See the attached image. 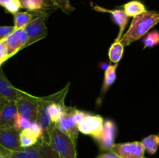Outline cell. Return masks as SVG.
I'll list each match as a JSON object with an SVG mask.
<instances>
[{
    "label": "cell",
    "mask_w": 159,
    "mask_h": 158,
    "mask_svg": "<svg viewBox=\"0 0 159 158\" xmlns=\"http://www.w3.org/2000/svg\"><path fill=\"white\" fill-rule=\"evenodd\" d=\"M159 23V12L156 11H144L133 18L129 29L123 34L120 41L124 46L146 35L150 29Z\"/></svg>",
    "instance_id": "cell-1"
},
{
    "label": "cell",
    "mask_w": 159,
    "mask_h": 158,
    "mask_svg": "<svg viewBox=\"0 0 159 158\" xmlns=\"http://www.w3.org/2000/svg\"><path fill=\"white\" fill-rule=\"evenodd\" d=\"M49 143L60 158H78L75 143L55 126L51 133Z\"/></svg>",
    "instance_id": "cell-2"
},
{
    "label": "cell",
    "mask_w": 159,
    "mask_h": 158,
    "mask_svg": "<svg viewBox=\"0 0 159 158\" xmlns=\"http://www.w3.org/2000/svg\"><path fill=\"white\" fill-rule=\"evenodd\" d=\"M11 158H60L49 143L39 139L34 146L11 152Z\"/></svg>",
    "instance_id": "cell-3"
},
{
    "label": "cell",
    "mask_w": 159,
    "mask_h": 158,
    "mask_svg": "<svg viewBox=\"0 0 159 158\" xmlns=\"http://www.w3.org/2000/svg\"><path fill=\"white\" fill-rule=\"evenodd\" d=\"M51 12H42L32 20L26 27L24 30L27 35L26 46L39 41L48 35V28L46 26L47 19Z\"/></svg>",
    "instance_id": "cell-4"
},
{
    "label": "cell",
    "mask_w": 159,
    "mask_h": 158,
    "mask_svg": "<svg viewBox=\"0 0 159 158\" xmlns=\"http://www.w3.org/2000/svg\"><path fill=\"white\" fill-rule=\"evenodd\" d=\"M17 115L29 119L31 122H36L38 108L37 96L26 93L21 90V93L16 101Z\"/></svg>",
    "instance_id": "cell-5"
},
{
    "label": "cell",
    "mask_w": 159,
    "mask_h": 158,
    "mask_svg": "<svg viewBox=\"0 0 159 158\" xmlns=\"http://www.w3.org/2000/svg\"><path fill=\"white\" fill-rule=\"evenodd\" d=\"M76 108L65 105L62 110L61 115L55 127L69 136L75 143H77L79 129L78 124L75 119V112Z\"/></svg>",
    "instance_id": "cell-6"
},
{
    "label": "cell",
    "mask_w": 159,
    "mask_h": 158,
    "mask_svg": "<svg viewBox=\"0 0 159 158\" xmlns=\"http://www.w3.org/2000/svg\"><path fill=\"white\" fill-rule=\"evenodd\" d=\"M110 151L119 158H145L144 147L141 142L138 141L114 143Z\"/></svg>",
    "instance_id": "cell-7"
},
{
    "label": "cell",
    "mask_w": 159,
    "mask_h": 158,
    "mask_svg": "<svg viewBox=\"0 0 159 158\" xmlns=\"http://www.w3.org/2000/svg\"><path fill=\"white\" fill-rule=\"evenodd\" d=\"M116 135V125L113 121L107 119L103 121L101 133L93 138L102 151H110L114 144Z\"/></svg>",
    "instance_id": "cell-8"
},
{
    "label": "cell",
    "mask_w": 159,
    "mask_h": 158,
    "mask_svg": "<svg viewBox=\"0 0 159 158\" xmlns=\"http://www.w3.org/2000/svg\"><path fill=\"white\" fill-rule=\"evenodd\" d=\"M103 121V118L101 116L91 115L86 112L78 122V129L83 134L95 138L102 131Z\"/></svg>",
    "instance_id": "cell-9"
},
{
    "label": "cell",
    "mask_w": 159,
    "mask_h": 158,
    "mask_svg": "<svg viewBox=\"0 0 159 158\" xmlns=\"http://www.w3.org/2000/svg\"><path fill=\"white\" fill-rule=\"evenodd\" d=\"M5 43L9 58L15 55L20 50L26 48L27 43V35L24 29H15L6 38L2 40Z\"/></svg>",
    "instance_id": "cell-10"
},
{
    "label": "cell",
    "mask_w": 159,
    "mask_h": 158,
    "mask_svg": "<svg viewBox=\"0 0 159 158\" xmlns=\"http://www.w3.org/2000/svg\"><path fill=\"white\" fill-rule=\"evenodd\" d=\"M20 131L15 128L0 129V145L10 152L18 151L22 148L20 141Z\"/></svg>",
    "instance_id": "cell-11"
},
{
    "label": "cell",
    "mask_w": 159,
    "mask_h": 158,
    "mask_svg": "<svg viewBox=\"0 0 159 158\" xmlns=\"http://www.w3.org/2000/svg\"><path fill=\"white\" fill-rule=\"evenodd\" d=\"M42 128L37 122H32L26 128L20 131V141L22 148L34 146L42 136Z\"/></svg>",
    "instance_id": "cell-12"
},
{
    "label": "cell",
    "mask_w": 159,
    "mask_h": 158,
    "mask_svg": "<svg viewBox=\"0 0 159 158\" xmlns=\"http://www.w3.org/2000/svg\"><path fill=\"white\" fill-rule=\"evenodd\" d=\"M16 115V102L9 101L0 110V129L14 128Z\"/></svg>",
    "instance_id": "cell-13"
},
{
    "label": "cell",
    "mask_w": 159,
    "mask_h": 158,
    "mask_svg": "<svg viewBox=\"0 0 159 158\" xmlns=\"http://www.w3.org/2000/svg\"><path fill=\"white\" fill-rule=\"evenodd\" d=\"M21 90L16 88L8 80L2 68H0V97L7 101H14L20 97Z\"/></svg>",
    "instance_id": "cell-14"
},
{
    "label": "cell",
    "mask_w": 159,
    "mask_h": 158,
    "mask_svg": "<svg viewBox=\"0 0 159 158\" xmlns=\"http://www.w3.org/2000/svg\"><path fill=\"white\" fill-rule=\"evenodd\" d=\"M93 8V9L98 11V12H107V13L111 14L113 20L119 26L120 28L119 33H118V37H116V39L119 40H120V38L123 36V33H124V29H125L126 26H127V23H128L129 17L127 16L125 12L122 10V9H106V8L101 7L99 6H94Z\"/></svg>",
    "instance_id": "cell-15"
},
{
    "label": "cell",
    "mask_w": 159,
    "mask_h": 158,
    "mask_svg": "<svg viewBox=\"0 0 159 158\" xmlns=\"http://www.w3.org/2000/svg\"><path fill=\"white\" fill-rule=\"evenodd\" d=\"M21 8L31 12H53L57 8L51 0H20Z\"/></svg>",
    "instance_id": "cell-16"
},
{
    "label": "cell",
    "mask_w": 159,
    "mask_h": 158,
    "mask_svg": "<svg viewBox=\"0 0 159 158\" xmlns=\"http://www.w3.org/2000/svg\"><path fill=\"white\" fill-rule=\"evenodd\" d=\"M31 12V11H25V12H17L14 14V28L15 29H24L34 19H35L40 12Z\"/></svg>",
    "instance_id": "cell-17"
},
{
    "label": "cell",
    "mask_w": 159,
    "mask_h": 158,
    "mask_svg": "<svg viewBox=\"0 0 159 158\" xmlns=\"http://www.w3.org/2000/svg\"><path fill=\"white\" fill-rule=\"evenodd\" d=\"M118 67V64H115L113 65H109L106 69L104 73V80L102 84V89H101V94L99 98L105 95L106 93L109 90V88L112 86L116 78V68Z\"/></svg>",
    "instance_id": "cell-18"
},
{
    "label": "cell",
    "mask_w": 159,
    "mask_h": 158,
    "mask_svg": "<svg viewBox=\"0 0 159 158\" xmlns=\"http://www.w3.org/2000/svg\"><path fill=\"white\" fill-rule=\"evenodd\" d=\"M124 46L119 40L116 39L109 49L108 56L110 61L114 64L119 63L124 55Z\"/></svg>",
    "instance_id": "cell-19"
},
{
    "label": "cell",
    "mask_w": 159,
    "mask_h": 158,
    "mask_svg": "<svg viewBox=\"0 0 159 158\" xmlns=\"http://www.w3.org/2000/svg\"><path fill=\"white\" fill-rule=\"evenodd\" d=\"M124 11L128 17H134L146 11V8L141 2L133 0L124 5Z\"/></svg>",
    "instance_id": "cell-20"
},
{
    "label": "cell",
    "mask_w": 159,
    "mask_h": 158,
    "mask_svg": "<svg viewBox=\"0 0 159 158\" xmlns=\"http://www.w3.org/2000/svg\"><path fill=\"white\" fill-rule=\"evenodd\" d=\"M144 150L149 154L156 153L159 147V136L158 135L152 134L147 137L144 138L141 141Z\"/></svg>",
    "instance_id": "cell-21"
},
{
    "label": "cell",
    "mask_w": 159,
    "mask_h": 158,
    "mask_svg": "<svg viewBox=\"0 0 159 158\" xmlns=\"http://www.w3.org/2000/svg\"><path fill=\"white\" fill-rule=\"evenodd\" d=\"M144 48H152L159 44V31L153 30L148 33L142 40Z\"/></svg>",
    "instance_id": "cell-22"
},
{
    "label": "cell",
    "mask_w": 159,
    "mask_h": 158,
    "mask_svg": "<svg viewBox=\"0 0 159 158\" xmlns=\"http://www.w3.org/2000/svg\"><path fill=\"white\" fill-rule=\"evenodd\" d=\"M0 6H2L6 12L13 15L21 9L20 0H0Z\"/></svg>",
    "instance_id": "cell-23"
},
{
    "label": "cell",
    "mask_w": 159,
    "mask_h": 158,
    "mask_svg": "<svg viewBox=\"0 0 159 158\" xmlns=\"http://www.w3.org/2000/svg\"><path fill=\"white\" fill-rule=\"evenodd\" d=\"M51 1L57 9H61L67 14H70L75 10L74 8L70 4L69 0H51Z\"/></svg>",
    "instance_id": "cell-24"
},
{
    "label": "cell",
    "mask_w": 159,
    "mask_h": 158,
    "mask_svg": "<svg viewBox=\"0 0 159 158\" xmlns=\"http://www.w3.org/2000/svg\"><path fill=\"white\" fill-rule=\"evenodd\" d=\"M31 123H32V122H31L29 119H26V118L16 115L14 128H15L16 129L19 130V131H21L23 129L29 126Z\"/></svg>",
    "instance_id": "cell-25"
},
{
    "label": "cell",
    "mask_w": 159,
    "mask_h": 158,
    "mask_svg": "<svg viewBox=\"0 0 159 158\" xmlns=\"http://www.w3.org/2000/svg\"><path fill=\"white\" fill-rule=\"evenodd\" d=\"M14 30H15V28H14L13 26H0V40H4L9 34L12 33Z\"/></svg>",
    "instance_id": "cell-26"
},
{
    "label": "cell",
    "mask_w": 159,
    "mask_h": 158,
    "mask_svg": "<svg viewBox=\"0 0 159 158\" xmlns=\"http://www.w3.org/2000/svg\"><path fill=\"white\" fill-rule=\"evenodd\" d=\"M96 158H119L116 155L112 153L111 151H106L103 152L102 153L99 154V156H96Z\"/></svg>",
    "instance_id": "cell-27"
},
{
    "label": "cell",
    "mask_w": 159,
    "mask_h": 158,
    "mask_svg": "<svg viewBox=\"0 0 159 158\" xmlns=\"http://www.w3.org/2000/svg\"><path fill=\"white\" fill-rule=\"evenodd\" d=\"M8 59H9V57H8L7 55H4V54H0V68H1L2 64L5 61H6Z\"/></svg>",
    "instance_id": "cell-28"
},
{
    "label": "cell",
    "mask_w": 159,
    "mask_h": 158,
    "mask_svg": "<svg viewBox=\"0 0 159 158\" xmlns=\"http://www.w3.org/2000/svg\"><path fill=\"white\" fill-rule=\"evenodd\" d=\"M10 153L0 151V158H11Z\"/></svg>",
    "instance_id": "cell-29"
},
{
    "label": "cell",
    "mask_w": 159,
    "mask_h": 158,
    "mask_svg": "<svg viewBox=\"0 0 159 158\" xmlns=\"http://www.w3.org/2000/svg\"><path fill=\"white\" fill-rule=\"evenodd\" d=\"M9 102V101H7L6 99H3V98H1L0 97V110L2 109V108L3 106H4L5 105H6L7 102Z\"/></svg>",
    "instance_id": "cell-30"
},
{
    "label": "cell",
    "mask_w": 159,
    "mask_h": 158,
    "mask_svg": "<svg viewBox=\"0 0 159 158\" xmlns=\"http://www.w3.org/2000/svg\"><path fill=\"white\" fill-rule=\"evenodd\" d=\"M0 151H2V152H5V153H11V152L9 151V150H6V148H4V147H2L1 145H0Z\"/></svg>",
    "instance_id": "cell-31"
}]
</instances>
